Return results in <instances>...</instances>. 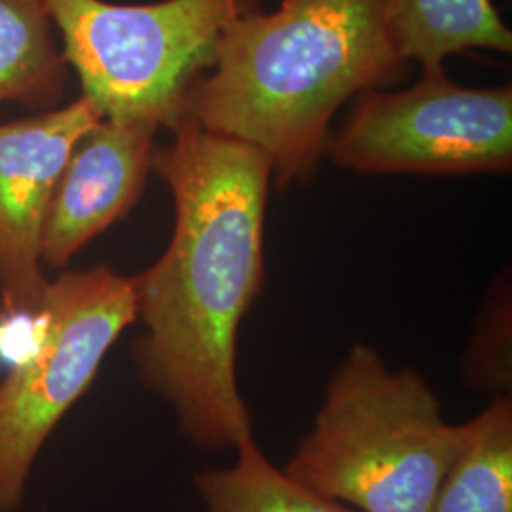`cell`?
I'll use <instances>...</instances> for the list:
<instances>
[{
    "instance_id": "ba28073f",
    "label": "cell",
    "mask_w": 512,
    "mask_h": 512,
    "mask_svg": "<svg viewBox=\"0 0 512 512\" xmlns=\"http://www.w3.org/2000/svg\"><path fill=\"white\" fill-rule=\"evenodd\" d=\"M158 131L143 122L103 118L76 143L48 203L40 241L44 270H65L139 202Z\"/></svg>"
},
{
    "instance_id": "30bf717a",
    "label": "cell",
    "mask_w": 512,
    "mask_h": 512,
    "mask_svg": "<svg viewBox=\"0 0 512 512\" xmlns=\"http://www.w3.org/2000/svg\"><path fill=\"white\" fill-rule=\"evenodd\" d=\"M431 512H512L511 395H495L463 423L461 444Z\"/></svg>"
},
{
    "instance_id": "9c48e42d",
    "label": "cell",
    "mask_w": 512,
    "mask_h": 512,
    "mask_svg": "<svg viewBox=\"0 0 512 512\" xmlns=\"http://www.w3.org/2000/svg\"><path fill=\"white\" fill-rule=\"evenodd\" d=\"M389 37L421 74L444 71V61L469 50L511 54L512 33L492 0H380Z\"/></svg>"
},
{
    "instance_id": "277c9868",
    "label": "cell",
    "mask_w": 512,
    "mask_h": 512,
    "mask_svg": "<svg viewBox=\"0 0 512 512\" xmlns=\"http://www.w3.org/2000/svg\"><path fill=\"white\" fill-rule=\"evenodd\" d=\"M69 71L103 118L171 129L222 33L260 0H46Z\"/></svg>"
},
{
    "instance_id": "4fadbf2b",
    "label": "cell",
    "mask_w": 512,
    "mask_h": 512,
    "mask_svg": "<svg viewBox=\"0 0 512 512\" xmlns=\"http://www.w3.org/2000/svg\"><path fill=\"white\" fill-rule=\"evenodd\" d=\"M467 384L478 391L509 395L511 389V285L499 279L478 315L463 361Z\"/></svg>"
},
{
    "instance_id": "8fae6325",
    "label": "cell",
    "mask_w": 512,
    "mask_h": 512,
    "mask_svg": "<svg viewBox=\"0 0 512 512\" xmlns=\"http://www.w3.org/2000/svg\"><path fill=\"white\" fill-rule=\"evenodd\" d=\"M69 65L46 0H0V105H61Z\"/></svg>"
},
{
    "instance_id": "7a4b0ae2",
    "label": "cell",
    "mask_w": 512,
    "mask_h": 512,
    "mask_svg": "<svg viewBox=\"0 0 512 512\" xmlns=\"http://www.w3.org/2000/svg\"><path fill=\"white\" fill-rule=\"evenodd\" d=\"M404 69L380 0H283L228 25L181 118L258 148L285 190L317 173L338 109Z\"/></svg>"
},
{
    "instance_id": "8992f818",
    "label": "cell",
    "mask_w": 512,
    "mask_h": 512,
    "mask_svg": "<svg viewBox=\"0 0 512 512\" xmlns=\"http://www.w3.org/2000/svg\"><path fill=\"white\" fill-rule=\"evenodd\" d=\"M332 164L370 175L505 173L512 167V88H469L446 71L399 92L361 93L330 137Z\"/></svg>"
},
{
    "instance_id": "3957f363",
    "label": "cell",
    "mask_w": 512,
    "mask_h": 512,
    "mask_svg": "<svg viewBox=\"0 0 512 512\" xmlns=\"http://www.w3.org/2000/svg\"><path fill=\"white\" fill-rule=\"evenodd\" d=\"M461 437L463 423L444 420L421 374L391 370L376 349L355 344L285 471L363 512H431Z\"/></svg>"
},
{
    "instance_id": "52a82bcc",
    "label": "cell",
    "mask_w": 512,
    "mask_h": 512,
    "mask_svg": "<svg viewBox=\"0 0 512 512\" xmlns=\"http://www.w3.org/2000/svg\"><path fill=\"white\" fill-rule=\"evenodd\" d=\"M103 120L86 97L0 122V296L14 315L38 313L50 279L40 258L55 183L76 143Z\"/></svg>"
},
{
    "instance_id": "6da1fadb",
    "label": "cell",
    "mask_w": 512,
    "mask_h": 512,
    "mask_svg": "<svg viewBox=\"0 0 512 512\" xmlns=\"http://www.w3.org/2000/svg\"><path fill=\"white\" fill-rule=\"evenodd\" d=\"M156 145L152 171L175 205L169 245L131 275L141 384L162 397L203 450L253 437L238 385L241 321L264 289V222L272 164L258 148L181 118Z\"/></svg>"
},
{
    "instance_id": "5b68a950",
    "label": "cell",
    "mask_w": 512,
    "mask_h": 512,
    "mask_svg": "<svg viewBox=\"0 0 512 512\" xmlns=\"http://www.w3.org/2000/svg\"><path fill=\"white\" fill-rule=\"evenodd\" d=\"M37 344L0 382V512L23 505L38 454L137 323L131 275L99 264L50 279Z\"/></svg>"
},
{
    "instance_id": "7c38bea8",
    "label": "cell",
    "mask_w": 512,
    "mask_h": 512,
    "mask_svg": "<svg viewBox=\"0 0 512 512\" xmlns=\"http://www.w3.org/2000/svg\"><path fill=\"white\" fill-rule=\"evenodd\" d=\"M234 450V465L194 476L207 512H351L277 469L253 437Z\"/></svg>"
}]
</instances>
